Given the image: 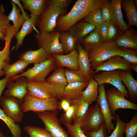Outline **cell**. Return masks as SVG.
<instances>
[{
    "label": "cell",
    "mask_w": 137,
    "mask_h": 137,
    "mask_svg": "<svg viewBox=\"0 0 137 137\" xmlns=\"http://www.w3.org/2000/svg\"><path fill=\"white\" fill-rule=\"evenodd\" d=\"M118 48L114 41L103 43L96 47L85 50L88 53L92 70L111 57L116 55Z\"/></svg>",
    "instance_id": "6da1fadb"
},
{
    "label": "cell",
    "mask_w": 137,
    "mask_h": 137,
    "mask_svg": "<svg viewBox=\"0 0 137 137\" xmlns=\"http://www.w3.org/2000/svg\"><path fill=\"white\" fill-rule=\"evenodd\" d=\"M56 67L55 59L52 55L49 56L43 62L34 65L23 73L10 78L14 81L19 77L24 76L28 81L39 82L45 81V78L52 70Z\"/></svg>",
    "instance_id": "7a4b0ae2"
},
{
    "label": "cell",
    "mask_w": 137,
    "mask_h": 137,
    "mask_svg": "<svg viewBox=\"0 0 137 137\" xmlns=\"http://www.w3.org/2000/svg\"><path fill=\"white\" fill-rule=\"evenodd\" d=\"M58 99L55 98L44 99L34 97L28 93L25 97L22 104L24 113L29 111L36 112L57 110L59 109Z\"/></svg>",
    "instance_id": "3957f363"
},
{
    "label": "cell",
    "mask_w": 137,
    "mask_h": 137,
    "mask_svg": "<svg viewBox=\"0 0 137 137\" xmlns=\"http://www.w3.org/2000/svg\"><path fill=\"white\" fill-rule=\"evenodd\" d=\"M60 33L58 30L50 32H38L35 37L39 48L44 49L48 56L54 54H63L59 40Z\"/></svg>",
    "instance_id": "277c9868"
},
{
    "label": "cell",
    "mask_w": 137,
    "mask_h": 137,
    "mask_svg": "<svg viewBox=\"0 0 137 137\" xmlns=\"http://www.w3.org/2000/svg\"><path fill=\"white\" fill-rule=\"evenodd\" d=\"M36 113L43 123L45 128L53 137H70L58 118L57 110Z\"/></svg>",
    "instance_id": "5b68a950"
},
{
    "label": "cell",
    "mask_w": 137,
    "mask_h": 137,
    "mask_svg": "<svg viewBox=\"0 0 137 137\" xmlns=\"http://www.w3.org/2000/svg\"><path fill=\"white\" fill-rule=\"evenodd\" d=\"M66 12V9L47 4L38 22L40 32H50L54 31L58 17L65 14Z\"/></svg>",
    "instance_id": "8992f818"
},
{
    "label": "cell",
    "mask_w": 137,
    "mask_h": 137,
    "mask_svg": "<svg viewBox=\"0 0 137 137\" xmlns=\"http://www.w3.org/2000/svg\"><path fill=\"white\" fill-rule=\"evenodd\" d=\"M105 122L97 103L89 108L78 124L84 132L97 130Z\"/></svg>",
    "instance_id": "52a82bcc"
},
{
    "label": "cell",
    "mask_w": 137,
    "mask_h": 137,
    "mask_svg": "<svg viewBox=\"0 0 137 137\" xmlns=\"http://www.w3.org/2000/svg\"><path fill=\"white\" fill-rule=\"evenodd\" d=\"M106 97L111 114L115 116L116 111L119 109L137 110V104L127 99L125 96L115 87L107 89Z\"/></svg>",
    "instance_id": "ba28073f"
},
{
    "label": "cell",
    "mask_w": 137,
    "mask_h": 137,
    "mask_svg": "<svg viewBox=\"0 0 137 137\" xmlns=\"http://www.w3.org/2000/svg\"><path fill=\"white\" fill-rule=\"evenodd\" d=\"M22 103L18 99L13 97L3 96L0 100V104L4 113L16 123L22 120L24 113Z\"/></svg>",
    "instance_id": "9c48e42d"
},
{
    "label": "cell",
    "mask_w": 137,
    "mask_h": 137,
    "mask_svg": "<svg viewBox=\"0 0 137 137\" xmlns=\"http://www.w3.org/2000/svg\"><path fill=\"white\" fill-rule=\"evenodd\" d=\"M91 12L81 9H71L68 13L59 16L56 27L60 32L66 31Z\"/></svg>",
    "instance_id": "30bf717a"
},
{
    "label": "cell",
    "mask_w": 137,
    "mask_h": 137,
    "mask_svg": "<svg viewBox=\"0 0 137 137\" xmlns=\"http://www.w3.org/2000/svg\"><path fill=\"white\" fill-rule=\"evenodd\" d=\"M120 70L102 71L93 74V77L98 85L105 83L110 84L116 88L128 99V92L122 83L120 76Z\"/></svg>",
    "instance_id": "8fae6325"
},
{
    "label": "cell",
    "mask_w": 137,
    "mask_h": 137,
    "mask_svg": "<svg viewBox=\"0 0 137 137\" xmlns=\"http://www.w3.org/2000/svg\"><path fill=\"white\" fill-rule=\"evenodd\" d=\"M105 86L104 84L98 85V93L96 100L103 116L107 131L109 134H110L115 128L112 121H116V118L111 114Z\"/></svg>",
    "instance_id": "7c38bea8"
},
{
    "label": "cell",
    "mask_w": 137,
    "mask_h": 137,
    "mask_svg": "<svg viewBox=\"0 0 137 137\" xmlns=\"http://www.w3.org/2000/svg\"><path fill=\"white\" fill-rule=\"evenodd\" d=\"M28 93L37 98L50 99L57 98V93L53 87L46 81H28L27 86Z\"/></svg>",
    "instance_id": "4fadbf2b"
},
{
    "label": "cell",
    "mask_w": 137,
    "mask_h": 137,
    "mask_svg": "<svg viewBox=\"0 0 137 137\" xmlns=\"http://www.w3.org/2000/svg\"><path fill=\"white\" fill-rule=\"evenodd\" d=\"M28 80L24 76L19 77L14 81L11 79L7 84L8 89L4 92V96L15 97L23 102L25 97L28 93Z\"/></svg>",
    "instance_id": "5bb4252c"
},
{
    "label": "cell",
    "mask_w": 137,
    "mask_h": 137,
    "mask_svg": "<svg viewBox=\"0 0 137 137\" xmlns=\"http://www.w3.org/2000/svg\"><path fill=\"white\" fill-rule=\"evenodd\" d=\"M131 70V63L122 58L115 55L111 57L101 65L95 68L93 70V74L100 71Z\"/></svg>",
    "instance_id": "9a60e30c"
},
{
    "label": "cell",
    "mask_w": 137,
    "mask_h": 137,
    "mask_svg": "<svg viewBox=\"0 0 137 137\" xmlns=\"http://www.w3.org/2000/svg\"><path fill=\"white\" fill-rule=\"evenodd\" d=\"M63 67H56L52 74L45 80L54 88L57 94V98L62 97L64 89L67 84Z\"/></svg>",
    "instance_id": "2e32d148"
},
{
    "label": "cell",
    "mask_w": 137,
    "mask_h": 137,
    "mask_svg": "<svg viewBox=\"0 0 137 137\" xmlns=\"http://www.w3.org/2000/svg\"><path fill=\"white\" fill-rule=\"evenodd\" d=\"M78 51L75 49L65 54H54L52 55L55 61L56 67H65L71 70H78L79 68L78 64Z\"/></svg>",
    "instance_id": "e0dca14e"
},
{
    "label": "cell",
    "mask_w": 137,
    "mask_h": 137,
    "mask_svg": "<svg viewBox=\"0 0 137 137\" xmlns=\"http://www.w3.org/2000/svg\"><path fill=\"white\" fill-rule=\"evenodd\" d=\"M76 46L78 53V64L79 70L88 81L93 77V71L91 68L87 52L77 40Z\"/></svg>",
    "instance_id": "ac0fdd59"
},
{
    "label": "cell",
    "mask_w": 137,
    "mask_h": 137,
    "mask_svg": "<svg viewBox=\"0 0 137 137\" xmlns=\"http://www.w3.org/2000/svg\"><path fill=\"white\" fill-rule=\"evenodd\" d=\"M119 75L122 82L128 90L130 101L136 103L137 102V81L132 76L131 70H120Z\"/></svg>",
    "instance_id": "d6986e66"
},
{
    "label": "cell",
    "mask_w": 137,
    "mask_h": 137,
    "mask_svg": "<svg viewBox=\"0 0 137 137\" xmlns=\"http://www.w3.org/2000/svg\"><path fill=\"white\" fill-rule=\"evenodd\" d=\"M114 41L118 47L137 50V34L133 28L128 29L119 36Z\"/></svg>",
    "instance_id": "ffe728a7"
},
{
    "label": "cell",
    "mask_w": 137,
    "mask_h": 137,
    "mask_svg": "<svg viewBox=\"0 0 137 137\" xmlns=\"http://www.w3.org/2000/svg\"><path fill=\"white\" fill-rule=\"evenodd\" d=\"M38 17L32 14L28 19L26 20L22 25L21 30L16 34L15 37L16 41V45L13 48L17 50L22 44L25 37L29 35L35 28V26L38 23Z\"/></svg>",
    "instance_id": "44dd1931"
},
{
    "label": "cell",
    "mask_w": 137,
    "mask_h": 137,
    "mask_svg": "<svg viewBox=\"0 0 137 137\" xmlns=\"http://www.w3.org/2000/svg\"><path fill=\"white\" fill-rule=\"evenodd\" d=\"M49 56L44 49L40 48L36 50H29L23 53L19 56V59L29 64L32 63L34 65L43 62Z\"/></svg>",
    "instance_id": "7402d4cb"
},
{
    "label": "cell",
    "mask_w": 137,
    "mask_h": 137,
    "mask_svg": "<svg viewBox=\"0 0 137 137\" xmlns=\"http://www.w3.org/2000/svg\"><path fill=\"white\" fill-rule=\"evenodd\" d=\"M96 28L94 26L88 23L81 22L77 23L66 31L80 41Z\"/></svg>",
    "instance_id": "603a6c76"
},
{
    "label": "cell",
    "mask_w": 137,
    "mask_h": 137,
    "mask_svg": "<svg viewBox=\"0 0 137 137\" xmlns=\"http://www.w3.org/2000/svg\"><path fill=\"white\" fill-rule=\"evenodd\" d=\"M88 83V81L67 83L64 89L62 97H65L72 100L75 99L81 95L83 90Z\"/></svg>",
    "instance_id": "cb8c5ba5"
},
{
    "label": "cell",
    "mask_w": 137,
    "mask_h": 137,
    "mask_svg": "<svg viewBox=\"0 0 137 137\" xmlns=\"http://www.w3.org/2000/svg\"><path fill=\"white\" fill-rule=\"evenodd\" d=\"M24 9L29 11L31 14L39 17L46 7L48 0H21Z\"/></svg>",
    "instance_id": "d4e9b609"
},
{
    "label": "cell",
    "mask_w": 137,
    "mask_h": 137,
    "mask_svg": "<svg viewBox=\"0 0 137 137\" xmlns=\"http://www.w3.org/2000/svg\"><path fill=\"white\" fill-rule=\"evenodd\" d=\"M29 65L24 61L20 59L12 64L7 63L3 68L5 77L10 78L23 73Z\"/></svg>",
    "instance_id": "484cf974"
},
{
    "label": "cell",
    "mask_w": 137,
    "mask_h": 137,
    "mask_svg": "<svg viewBox=\"0 0 137 137\" xmlns=\"http://www.w3.org/2000/svg\"><path fill=\"white\" fill-rule=\"evenodd\" d=\"M121 5L124 9L128 22V29L132 26H137V10L133 0H122Z\"/></svg>",
    "instance_id": "4316f807"
},
{
    "label": "cell",
    "mask_w": 137,
    "mask_h": 137,
    "mask_svg": "<svg viewBox=\"0 0 137 137\" xmlns=\"http://www.w3.org/2000/svg\"><path fill=\"white\" fill-rule=\"evenodd\" d=\"M98 84L92 77L88 81L85 89L82 92V97L90 105L96 99L98 93Z\"/></svg>",
    "instance_id": "83f0119b"
},
{
    "label": "cell",
    "mask_w": 137,
    "mask_h": 137,
    "mask_svg": "<svg viewBox=\"0 0 137 137\" xmlns=\"http://www.w3.org/2000/svg\"><path fill=\"white\" fill-rule=\"evenodd\" d=\"M72 101L75 107L73 124H78L87 111L90 104L83 100L81 95Z\"/></svg>",
    "instance_id": "f1b7e54d"
},
{
    "label": "cell",
    "mask_w": 137,
    "mask_h": 137,
    "mask_svg": "<svg viewBox=\"0 0 137 137\" xmlns=\"http://www.w3.org/2000/svg\"><path fill=\"white\" fill-rule=\"evenodd\" d=\"M16 34L13 26L9 24L7 27L5 46L3 49L0 51V59L3 60L8 63H10L11 60L10 56L11 41Z\"/></svg>",
    "instance_id": "f546056e"
},
{
    "label": "cell",
    "mask_w": 137,
    "mask_h": 137,
    "mask_svg": "<svg viewBox=\"0 0 137 137\" xmlns=\"http://www.w3.org/2000/svg\"><path fill=\"white\" fill-rule=\"evenodd\" d=\"M108 0H78L75 3L72 9H81L92 11L100 8Z\"/></svg>",
    "instance_id": "4dcf8cb0"
},
{
    "label": "cell",
    "mask_w": 137,
    "mask_h": 137,
    "mask_svg": "<svg viewBox=\"0 0 137 137\" xmlns=\"http://www.w3.org/2000/svg\"><path fill=\"white\" fill-rule=\"evenodd\" d=\"M121 0H111L110 2L113 10L114 21L123 32L128 29V25L124 21L122 11Z\"/></svg>",
    "instance_id": "1f68e13d"
},
{
    "label": "cell",
    "mask_w": 137,
    "mask_h": 137,
    "mask_svg": "<svg viewBox=\"0 0 137 137\" xmlns=\"http://www.w3.org/2000/svg\"><path fill=\"white\" fill-rule=\"evenodd\" d=\"M12 9L7 18L10 21L13 23V27L16 34L19 31V30L26 20L22 13H20V8H17L16 5L11 1Z\"/></svg>",
    "instance_id": "d6a6232c"
},
{
    "label": "cell",
    "mask_w": 137,
    "mask_h": 137,
    "mask_svg": "<svg viewBox=\"0 0 137 137\" xmlns=\"http://www.w3.org/2000/svg\"><path fill=\"white\" fill-rule=\"evenodd\" d=\"M59 40L64 53L67 54L77 47V39L67 31L60 32Z\"/></svg>",
    "instance_id": "836d02e7"
},
{
    "label": "cell",
    "mask_w": 137,
    "mask_h": 137,
    "mask_svg": "<svg viewBox=\"0 0 137 137\" xmlns=\"http://www.w3.org/2000/svg\"><path fill=\"white\" fill-rule=\"evenodd\" d=\"M0 119L3 121L7 126L11 134L12 137H22V132L20 127L7 116L0 107Z\"/></svg>",
    "instance_id": "e575fe53"
},
{
    "label": "cell",
    "mask_w": 137,
    "mask_h": 137,
    "mask_svg": "<svg viewBox=\"0 0 137 137\" xmlns=\"http://www.w3.org/2000/svg\"><path fill=\"white\" fill-rule=\"evenodd\" d=\"M85 50L96 47L103 43L96 28L82 40Z\"/></svg>",
    "instance_id": "d590c367"
},
{
    "label": "cell",
    "mask_w": 137,
    "mask_h": 137,
    "mask_svg": "<svg viewBox=\"0 0 137 137\" xmlns=\"http://www.w3.org/2000/svg\"><path fill=\"white\" fill-rule=\"evenodd\" d=\"M130 63L137 65V50L123 47H118L116 54Z\"/></svg>",
    "instance_id": "8d00e7d4"
},
{
    "label": "cell",
    "mask_w": 137,
    "mask_h": 137,
    "mask_svg": "<svg viewBox=\"0 0 137 137\" xmlns=\"http://www.w3.org/2000/svg\"><path fill=\"white\" fill-rule=\"evenodd\" d=\"M24 130L29 137H53L45 128L28 125Z\"/></svg>",
    "instance_id": "74e56055"
},
{
    "label": "cell",
    "mask_w": 137,
    "mask_h": 137,
    "mask_svg": "<svg viewBox=\"0 0 137 137\" xmlns=\"http://www.w3.org/2000/svg\"><path fill=\"white\" fill-rule=\"evenodd\" d=\"M64 73L67 83L88 81L79 70H76L66 68L64 69Z\"/></svg>",
    "instance_id": "f35d334b"
},
{
    "label": "cell",
    "mask_w": 137,
    "mask_h": 137,
    "mask_svg": "<svg viewBox=\"0 0 137 137\" xmlns=\"http://www.w3.org/2000/svg\"><path fill=\"white\" fill-rule=\"evenodd\" d=\"M84 20L96 28L99 26L104 22L101 9H98L89 13L84 18Z\"/></svg>",
    "instance_id": "ab89813d"
},
{
    "label": "cell",
    "mask_w": 137,
    "mask_h": 137,
    "mask_svg": "<svg viewBox=\"0 0 137 137\" xmlns=\"http://www.w3.org/2000/svg\"><path fill=\"white\" fill-rule=\"evenodd\" d=\"M125 137H137V113L136 112L125 126Z\"/></svg>",
    "instance_id": "60d3db41"
},
{
    "label": "cell",
    "mask_w": 137,
    "mask_h": 137,
    "mask_svg": "<svg viewBox=\"0 0 137 137\" xmlns=\"http://www.w3.org/2000/svg\"><path fill=\"white\" fill-rule=\"evenodd\" d=\"M67 129L70 137H88L84 133L79 124H64Z\"/></svg>",
    "instance_id": "b9f144b4"
},
{
    "label": "cell",
    "mask_w": 137,
    "mask_h": 137,
    "mask_svg": "<svg viewBox=\"0 0 137 137\" xmlns=\"http://www.w3.org/2000/svg\"><path fill=\"white\" fill-rule=\"evenodd\" d=\"M116 124L111 134L107 137H123L126 123L123 121L118 114L115 115Z\"/></svg>",
    "instance_id": "7bdbcfd3"
},
{
    "label": "cell",
    "mask_w": 137,
    "mask_h": 137,
    "mask_svg": "<svg viewBox=\"0 0 137 137\" xmlns=\"http://www.w3.org/2000/svg\"><path fill=\"white\" fill-rule=\"evenodd\" d=\"M100 9L104 22L114 21L113 8L110 1L103 5Z\"/></svg>",
    "instance_id": "ee69618b"
},
{
    "label": "cell",
    "mask_w": 137,
    "mask_h": 137,
    "mask_svg": "<svg viewBox=\"0 0 137 137\" xmlns=\"http://www.w3.org/2000/svg\"><path fill=\"white\" fill-rule=\"evenodd\" d=\"M75 111V107L72 104L69 108L60 116L59 119L61 123L71 124L73 122Z\"/></svg>",
    "instance_id": "f6af8a7d"
},
{
    "label": "cell",
    "mask_w": 137,
    "mask_h": 137,
    "mask_svg": "<svg viewBox=\"0 0 137 137\" xmlns=\"http://www.w3.org/2000/svg\"><path fill=\"white\" fill-rule=\"evenodd\" d=\"M96 29L103 43L109 41L108 37V22H104Z\"/></svg>",
    "instance_id": "bcb514c9"
},
{
    "label": "cell",
    "mask_w": 137,
    "mask_h": 137,
    "mask_svg": "<svg viewBox=\"0 0 137 137\" xmlns=\"http://www.w3.org/2000/svg\"><path fill=\"white\" fill-rule=\"evenodd\" d=\"M10 21L7 16L4 14L0 16V40H5L6 35L7 27Z\"/></svg>",
    "instance_id": "7dc6e473"
},
{
    "label": "cell",
    "mask_w": 137,
    "mask_h": 137,
    "mask_svg": "<svg viewBox=\"0 0 137 137\" xmlns=\"http://www.w3.org/2000/svg\"><path fill=\"white\" fill-rule=\"evenodd\" d=\"M106 127L104 122L97 130L84 133L88 137H107Z\"/></svg>",
    "instance_id": "c3c4849f"
},
{
    "label": "cell",
    "mask_w": 137,
    "mask_h": 137,
    "mask_svg": "<svg viewBox=\"0 0 137 137\" xmlns=\"http://www.w3.org/2000/svg\"><path fill=\"white\" fill-rule=\"evenodd\" d=\"M118 26L115 22L111 20L108 22V37L109 41H113L117 34Z\"/></svg>",
    "instance_id": "681fc988"
},
{
    "label": "cell",
    "mask_w": 137,
    "mask_h": 137,
    "mask_svg": "<svg viewBox=\"0 0 137 137\" xmlns=\"http://www.w3.org/2000/svg\"><path fill=\"white\" fill-rule=\"evenodd\" d=\"M72 1L71 0H48V4L62 9H66Z\"/></svg>",
    "instance_id": "f907efd6"
},
{
    "label": "cell",
    "mask_w": 137,
    "mask_h": 137,
    "mask_svg": "<svg viewBox=\"0 0 137 137\" xmlns=\"http://www.w3.org/2000/svg\"><path fill=\"white\" fill-rule=\"evenodd\" d=\"M59 101V109L65 112L69 108L72 104V101L70 99L62 97Z\"/></svg>",
    "instance_id": "816d5d0a"
},
{
    "label": "cell",
    "mask_w": 137,
    "mask_h": 137,
    "mask_svg": "<svg viewBox=\"0 0 137 137\" xmlns=\"http://www.w3.org/2000/svg\"><path fill=\"white\" fill-rule=\"evenodd\" d=\"M10 79V78L5 77L0 80V100L3 92L5 88L6 87Z\"/></svg>",
    "instance_id": "f5cc1de1"
},
{
    "label": "cell",
    "mask_w": 137,
    "mask_h": 137,
    "mask_svg": "<svg viewBox=\"0 0 137 137\" xmlns=\"http://www.w3.org/2000/svg\"><path fill=\"white\" fill-rule=\"evenodd\" d=\"M11 1L14 2L16 5L18 6L20 10L22 12V14L25 19L26 20L28 19L29 18L28 16L26 13L25 12L23 6L21 3L20 1L19 0H12Z\"/></svg>",
    "instance_id": "db71d44e"
},
{
    "label": "cell",
    "mask_w": 137,
    "mask_h": 137,
    "mask_svg": "<svg viewBox=\"0 0 137 137\" xmlns=\"http://www.w3.org/2000/svg\"><path fill=\"white\" fill-rule=\"evenodd\" d=\"M4 60L0 59V77L5 75L4 72L3 70L4 66L7 63Z\"/></svg>",
    "instance_id": "11a10c76"
},
{
    "label": "cell",
    "mask_w": 137,
    "mask_h": 137,
    "mask_svg": "<svg viewBox=\"0 0 137 137\" xmlns=\"http://www.w3.org/2000/svg\"><path fill=\"white\" fill-rule=\"evenodd\" d=\"M4 9L3 4L0 3V16L4 15Z\"/></svg>",
    "instance_id": "9f6ffc18"
},
{
    "label": "cell",
    "mask_w": 137,
    "mask_h": 137,
    "mask_svg": "<svg viewBox=\"0 0 137 137\" xmlns=\"http://www.w3.org/2000/svg\"><path fill=\"white\" fill-rule=\"evenodd\" d=\"M131 70L137 73V65L131 64Z\"/></svg>",
    "instance_id": "6f0895ef"
},
{
    "label": "cell",
    "mask_w": 137,
    "mask_h": 137,
    "mask_svg": "<svg viewBox=\"0 0 137 137\" xmlns=\"http://www.w3.org/2000/svg\"><path fill=\"white\" fill-rule=\"evenodd\" d=\"M4 134L0 130V137H4Z\"/></svg>",
    "instance_id": "680465c9"
}]
</instances>
